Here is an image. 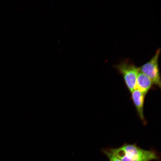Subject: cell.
Listing matches in <instances>:
<instances>
[{
  "label": "cell",
  "instance_id": "277c9868",
  "mask_svg": "<svg viewBox=\"0 0 161 161\" xmlns=\"http://www.w3.org/2000/svg\"><path fill=\"white\" fill-rule=\"evenodd\" d=\"M131 93V98L137 114L143 123L146 124V122L143 113L144 99L145 95L137 89L134 90Z\"/></svg>",
  "mask_w": 161,
  "mask_h": 161
},
{
  "label": "cell",
  "instance_id": "8992f818",
  "mask_svg": "<svg viewBox=\"0 0 161 161\" xmlns=\"http://www.w3.org/2000/svg\"><path fill=\"white\" fill-rule=\"evenodd\" d=\"M101 151L108 157L110 161H121L108 148H102Z\"/></svg>",
  "mask_w": 161,
  "mask_h": 161
},
{
  "label": "cell",
  "instance_id": "3957f363",
  "mask_svg": "<svg viewBox=\"0 0 161 161\" xmlns=\"http://www.w3.org/2000/svg\"><path fill=\"white\" fill-rule=\"evenodd\" d=\"M161 49L158 48L154 55L148 62L139 67L140 72L148 77L153 84L161 87V78L158 64V59Z\"/></svg>",
  "mask_w": 161,
  "mask_h": 161
},
{
  "label": "cell",
  "instance_id": "7a4b0ae2",
  "mask_svg": "<svg viewBox=\"0 0 161 161\" xmlns=\"http://www.w3.org/2000/svg\"><path fill=\"white\" fill-rule=\"evenodd\" d=\"M115 68L122 75L125 84L131 93L136 89V82L137 75L140 72L139 67H137L129 60H125L116 65Z\"/></svg>",
  "mask_w": 161,
  "mask_h": 161
},
{
  "label": "cell",
  "instance_id": "6da1fadb",
  "mask_svg": "<svg viewBox=\"0 0 161 161\" xmlns=\"http://www.w3.org/2000/svg\"><path fill=\"white\" fill-rule=\"evenodd\" d=\"M121 161H159L160 156L154 150H146L136 143H125L120 147L109 148Z\"/></svg>",
  "mask_w": 161,
  "mask_h": 161
},
{
  "label": "cell",
  "instance_id": "5b68a950",
  "mask_svg": "<svg viewBox=\"0 0 161 161\" xmlns=\"http://www.w3.org/2000/svg\"><path fill=\"white\" fill-rule=\"evenodd\" d=\"M153 85L151 80L140 71L136 80V89L145 95Z\"/></svg>",
  "mask_w": 161,
  "mask_h": 161
}]
</instances>
